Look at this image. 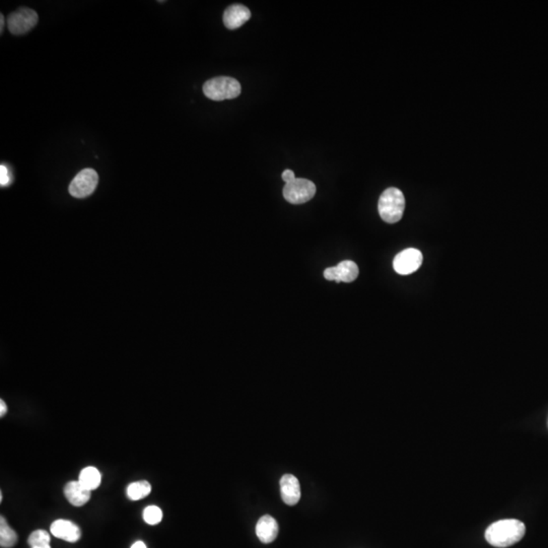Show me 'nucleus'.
Listing matches in <instances>:
<instances>
[{"label": "nucleus", "instance_id": "nucleus-23", "mask_svg": "<svg viewBox=\"0 0 548 548\" xmlns=\"http://www.w3.org/2000/svg\"><path fill=\"white\" fill-rule=\"evenodd\" d=\"M0 18H1V22H0L1 23V27H0V31H1L2 33V32H3V27L4 24H5V21H4L3 14H1V16H0Z\"/></svg>", "mask_w": 548, "mask_h": 548}, {"label": "nucleus", "instance_id": "nucleus-5", "mask_svg": "<svg viewBox=\"0 0 548 548\" xmlns=\"http://www.w3.org/2000/svg\"><path fill=\"white\" fill-rule=\"evenodd\" d=\"M99 183V175L94 169H84L69 185V193L75 198H86L94 193Z\"/></svg>", "mask_w": 548, "mask_h": 548}, {"label": "nucleus", "instance_id": "nucleus-2", "mask_svg": "<svg viewBox=\"0 0 548 548\" xmlns=\"http://www.w3.org/2000/svg\"><path fill=\"white\" fill-rule=\"evenodd\" d=\"M406 208V198L397 188H388L379 199V214L384 221L395 223L401 219Z\"/></svg>", "mask_w": 548, "mask_h": 548}, {"label": "nucleus", "instance_id": "nucleus-19", "mask_svg": "<svg viewBox=\"0 0 548 548\" xmlns=\"http://www.w3.org/2000/svg\"><path fill=\"white\" fill-rule=\"evenodd\" d=\"M10 181H12V177H10L8 166L5 164H1L0 166V185L2 187L8 186L10 184Z\"/></svg>", "mask_w": 548, "mask_h": 548}, {"label": "nucleus", "instance_id": "nucleus-11", "mask_svg": "<svg viewBox=\"0 0 548 548\" xmlns=\"http://www.w3.org/2000/svg\"><path fill=\"white\" fill-rule=\"evenodd\" d=\"M251 18V12L248 8L242 4H233L223 12V24L229 29H239L248 22Z\"/></svg>", "mask_w": 548, "mask_h": 548}, {"label": "nucleus", "instance_id": "nucleus-16", "mask_svg": "<svg viewBox=\"0 0 548 548\" xmlns=\"http://www.w3.org/2000/svg\"><path fill=\"white\" fill-rule=\"evenodd\" d=\"M151 493V486L147 480L134 482L127 486L126 495L130 501H139L145 499Z\"/></svg>", "mask_w": 548, "mask_h": 548}, {"label": "nucleus", "instance_id": "nucleus-6", "mask_svg": "<svg viewBox=\"0 0 548 548\" xmlns=\"http://www.w3.org/2000/svg\"><path fill=\"white\" fill-rule=\"evenodd\" d=\"M38 20L35 10L22 8L8 16V27L12 35H24L38 24Z\"/></svg>", "mask_w": 548, "mask_h": 548}, {"label": "nucleus", "instance_id": "nucleus-7", "mask_svg": "<svg viewBox=\"0 0 548 548\" xmlns=\"http://www.w3.org/2000/svg\"><path fill=\"white\" fill-rule=\"evenodd\" d=\"M423 254L414 248H408L396 255L393 260V269L398 274L408 275L415 273L423 264Z\"/></svg>", "mask_w": 548, "mask_h": 548}, {"label": "nucleus", "instance_id": "nucleus-17", "mask_svg": "<svg viewBox=\"0 0 548 548\" xmlns=\"http://www.w3.org/2000/svg\"><path fill=\"white\" fill-rule=\"evenodd\" d=\"M50 540L51 537L47 531L36 530L29 535L27 543L31 547H43V545H50Z\"/></svg>", "mask_w": 548, "mask_h": 548}, {"label": "nucleus", "instance_id": "nucleus-12", "mask_svg": "<svg viewBox=\"0 0 548 548\" xmlns=\"http://www.w3.org/2000/svg\"><path fill=\"white\" fill-rule=\"evenodd\" d=\"M64 495L71 505L75 507H82L90 501L92 492L84 488L81 482L77 480V482H68L65 486Z\"/></svg>", "mask_w": 548, "mask_h": 548}, {"label": "nucleus", "instance_id": "nucleus-1", "mask_svg": "<svg viewBox=\"0 0 548 548\" xmlns=\"http://www.w3.org/2000/svg\"><path fill=\"white\" fill-rule=\"evenodd\" d=\"M526 533L524 523L516 519L499 520L486 531V539L495 547L505 548L519 543Z\"/></svg>", "mask_w": 548, "mask_h": 548}, {"label": "nucleus", "instance_id": "nucleus-20", "mask_svg": "<svg viewBox=\"0 0 548 548\" xmlns=\"http://www.w3.org/2000/svg\"><path fill=\"white\" fill-rule=\"evenodd\" d=\"M282 178L286 184V183H290L292 182V181H294L295 179H296V176H295L294 171L288 169V170H286L284 173H282Z\"/></svg>", "mask_w": 548, "mask_h": 548}, {"label": "nucleus", "instance_id": "nucleus-22", "mask_svg": "<svg viewBox=\"0 0 548 548\" xmlns=\"http://www.w3.org/2000/svg\"><path fill=\"white\" fill-rule=\"evenodd\" d=\"M132 548H147V545L142 541H137L134 545H132Z\"/></svg>", "mask_w": 548, "mask_h": 548}, {"label": "nucleus", "instance_id": "nucleus-9", "mask_svg": "<svg viewBox=\"0 0 548 548\" xmlns=\"http://www.w3.org/2000/svg\"><path fill=\"white\" fill-rule=\"evenodd\" d=\"M51 533L56 538L62 539L69 543H77L82 537L79 527L68 520L54 521L51 525Z\"/></svg>", "mask_w": 548, "mask_h": 548}, {"label": "nucleus", "instance_id": "nucleus-10", "mask_svg": "<svg viewBox=\"0 0 548 548\" xmlns=\"http://www.w3.org/2000/svg\"><path fill=\"white\" fill-rule=\"evenodd\" d=\"M282 499L288 506H295L301 499V486L298 478L292 474H284L279 482Z\"/></svg>", "mask_w": 548, "mask_h": 548}, {"label": "nucleus", "instance_id": "nucleus-25", "mask_svg": "<svg viewBox=\"0 0 548 548\" xmlns=\"http://www.w3.org/2000/svg\"><path fill=\"white\" fill-rule=\"evenodd\" d=\"M2 497H3V495H2V493H0V501H2Z\"/></svg>", "mask_w": 548, "mask_h": 548}, {"label": "nucleus", "instance_id": "nucleus-8", "mask_svg": "<svg viewBox=\"0 0 548 548\" xmlns=\"http://www.w3.org/2000/svg\"><path fill=\"white\" fill-rule=\"evenodd\" d=\"M358 265L353 261L345 260L339 263L337 266L328 267L324 271V277L327 280H335L336 282H353L358 278Z\"/></svg>", "mask_w": 548, "mask_h": 548}, {"label": "nucleus", "instance_id": "nucleus-3", "mask_svg": "<svg viewBox=\"0 0 548 548\" xmlns=\"http://www.w3.org/2000/svg\"><path fill=\"white\" fill-rule=\"evenodd\" d=\"M241 84L233 77H214L203 84L204 95L216 102L237 98L241 95Z\"/></svg>", "mask_w": 548, "mask_h": 548}, {"label": "nucleus", "instance_id": "nucleus-14", "mask_svg": "<svg viewBox=\"0 0 548 548\" xmlns=\"http://www.w3.org/2000/svg\"><path fill=\"white\" fill-rule=\"evenodd\" d=\"M79 482L90 492L97 490L102 482V475L96 467L84 468L79 474Z\"/></svg>", "mask_w": 548, "mask_h": 548}, {"label": "nucleus", "instance_id": "nucleus-18", "mask_svg": "<svg viewBox=\"0 0 548 548\" xmlns=\"http://www.w3.org/2000/svg\"><path fill=\"white\" fill-rule=\"evenodd\" d=\"M163 519V512L157 506H149L143 511V520L149 525H158Z\"/></svg>", "mask_w": 548, "mask_h": 548}, {"label": "nucleus", "instance_id": "nucleus-24", "mask_svg": "<svg viewBox=\"0 0 548 548\" xmlns=\"http://www.w3.org/2000/svg\"><path fill=\"white\" fill-rule=\"evenodd\" d=\"M31 548H51V547H50V545H43V547H35Z\"/></svg>", "mask_w": 548, "mask_h": 548}, {"label": "nucleus", "instance_id": "nucleus-21", "mask_svg": "<svg viewBox=\"0 0 548 548\" xmlns=\"http://www.w3.org/2000/svg\"><path fill=\"white\" fill-rule=\"evenodd\" d=\"M6 411H8V408H6L5 402L3 400H0V416L3 417Z\"/></svg>", "mask_w": 548, "mask_h": 548}, {"label": "nucleus", "instance_id": "nucleus-13", "mask_svg": "<svg viewBox=\"0 0 548 548\" xmlns=\"http://www.w3.org/2000/svg\"><path fill=\"white\" fill-rule=\"evenodd\" d=\"M256 534L261 543H273V541L275 540L278 534L277 522L271 516H263L257 522Z\"/></svg>", "mask_w": 548, "mask_h": 548}, {"label": "nucleus", "instance_id": "nucleus-15", "mask_svg": "<svg viewBox=\"0 0 548 548\" xmlns=\"http://www.w3.org/2000/svg\"><path fill=\"white\" fill-rule=\"evenodd\" d=\"M18 543V534L8 524L5 518L0 517V547L12 548Z\"/></svg>", "mask_w": 548, "mask_h": 548}, {"label": "nucleus", "instance_id": "nucleus-4", "mask_svg": "<svg viewBox=\"0 0 548 548\" xmlns=\"http://www.w3.org/2000/svg\"><path fill=\"white\" fill-rule=\"evenodd\" d=\"M315 194V184L308 179L296 178L292 182L286 183L284 187V197L292 204L306 203Z\"/></svg>", "mask_w": 548, "mask_h": 548}]
</instances>
